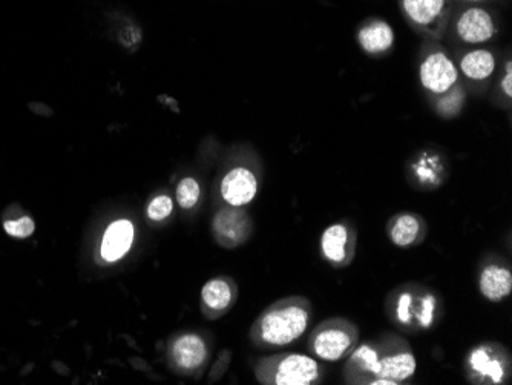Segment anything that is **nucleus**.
Returning a JSON list of instances; mask_svg holds the SVG:
<instances>
[{
  "mask_svg": "<svg viewBox=\"0 0 512 385\" xmlns=\"http://www.w3.org/2000/svg\"><path fill=\"white\" fill-rule=\"evenodd\" d=\"M410 343L399 333L385 332L358 343L345 358L342 379L348 385H401L416 375Z\"/></svg>",
  "mask_w": 512,
  "mask_h": 385,
  "instance_id": "f257e3e1",
  "label": "nucleus"
},
{
  "mask_svg": "<svg viewBox=\"0 0 512 385\" xmlns=\"http://www.w3.org/2000/svg\"><path fill=\"white\" fill-rule=\"evenodd\" d=\"M385 313L401 332L417 335L434 329L442 321L444 300L424 284L405 283L388 293Z\"/></svg>",
  "mask_w": 512,
  "mask_h": 385,
  "instance_id": "f03ea898",
  "label": "nucleus"
},
{
  "mask_svg": "<svg viewBox=\"0 0 512 385\" xmlns=\"http://www.w3.org/2000/svg\"><path fill=\"white\" fill-rule=\"evenodd\" d=\"M313 306L309 298H284L267 307L250 330L253 343L261 349H279L295 343L309 329Z\"/></svg>",
  "mask_w": 512,
  "mask_h": 385,
  "instance_id": "7ed1b4c3",
  "label": "nucleus"
},
{
  "mask_svg": "<svg viewBox=\"0 0 512 385\" xmlns=\"http://www.w3.org/2000/svg\"><path fill=\"white\" fill-rule=\"evenodd\" d=\"M499 34V11L491 5H454L445 39L462 47H482Z\"/></svg>",
  "mask_w": 512,
  "mask_h": 385,
  "instance_id": "20e7f679",
  "label": "nucleus"
},
{
  "mask_svg": "<svg viewBox=\"0 0 512 385\" xmlns=\"http://www.w3.org/2000/svg\"><path fill=\"white\" fill-rule=\"evenodd\" d=\"M255 375L267 385H318L324 381L325 366L312 355L283 353L261 359Z\"/></svg>",
  "mask_w": 512,
  "mask_h": 385,
  "instance_id": "39448f33",
  "label": "nucleus"
},
{
  "mask_svg": "<svg viewBox=\"0 0 512 385\" xmlns=\"http://www.w3.org/2000/svg\"><path fill=\"white\" fill-rule=\"evenodd\" d=\"M417 74L428 100L442 96L460 82L456 60L440 40L424 39L419 50Z\"/></svg>",
  "mask_w": 512,
  "mask_h": 385,
  "instance_id": "423d86ee",
  "label": "nucleus"
},
{
  "mask_svg": "<svg viewBox=\"0 0 512 385\" xmlns=\"http://www.w3.org/2000/svg\"><path fill=\"white\" fill-rule=\"evenodd\" d=\"M359 336L361 330L352 320L333 316L319 323L310 332L307 350L318 361L339 362L358 346Z\"/></svg>",
  "mask_w": 512,
  "mask_h": 385,
  "instance_id": "0eeeda50",
  "label": "nucleus"
},
{
  "mask_svg": "<svg viewBox=\"0 0 512 385\" xmlns=\"http://www.w3.org/2000/svg\"><path fill=\"white\" fill-rule=\"evenodd\" d=\"M465 378L474 385H505L512 379L509 350L496 341L476 344L463 359Z\"/></svg>",
  "mask_w": 512,
  "mask_h": 385,
  "instance_id": "6e6552de",
  "label": "nucleus"
},
{
  "mask_svg": "<svg viewBox=\"0 0 512 385\" xmlns=\"http://www.w3.org/2000/svg\"><path fill=\"white\" fill-rule=\"evenodd\" d=\"M408 27L424 39L442 40L453 13V0H398Z\"/></svg>",
  "mask_w": 512,
  "mask_h": 385,
  "instance_id": "1a4fd4ad",
  "label": "nucleus"
},
{
  "mask_svg": "<svg viewBox=\"0 0 512 385\" xmlns=\"http://www.w3.org/2000/svg\"><path fill=\"white\" fill-rule=\"evenodd\" d=\"M459 70L460 82L465 88L473 91L474 94L483 93L490 85L493 77L496 76L497 54L491 48L465 47L460 50L456 60Z\"/></svg>",
  "mask_w": 512,
  "mask_h": 385,
  "instance_id": "9d476101",
  "label": "nucleus"
},
{
  "mask_svg": "<svg viewBox=\"0 0 512 385\" xmlns=\"http://www.w3.org/2000/svg\"><path fill=\"white\" fill-rule=\"evenodd\" d=\"M358 249V231L352 221L341 220L330 224L322 232L319 252L322 260L335 269H344L355 260Z\"/></svg>",
  "mask_w": 512,
  "mask_h": 385,
  "instance_id": "9b49d317",
  "label": "nucleus"
},
{
  "mask_svg": "<svg viewBox=\"0 0 512 385\" xmlns=\"http://www.w3.org/2000/svg\"><path fill=\"white\" fill-rule=\"evenodd\" d=\"M407 180L421 191H434L448 177V160L439 149L424 148L414 152L405 168Z\"/></svg>",
  "mask_w": 512,
  "mask_h": 385,
  "instance_id": "f8f14e48",
  "label": "nucleus"
},
{
  "mask_svg": "<svg viewBox=\"0 0 512 385\" xmlns=\"http://www.w3.org/2000/svg\"><path fill=\"white\" fill-rule=\"evenodd\" d=\"M235 163L230 166L220 181V195L227 206L243 208L252 203L260 191V175L247 163Z\"/></svg>",
  "mask_w": 512,
  "mask_h": 385,
  "instance_id": "ddd939ff",
  "label": "nucleus"
},
{
  "mask_svg": "<svg viewBox=\"0 0 512 385\" xmlns=\"http://www.w3.org/2000/svg\"><path fill=\"white\" fill-rule=\"evenodd\" d=\"M477 286L482 297L490 303H502L512 292V270L508 261L499 255H490L482 261Z\"/></svg>",
  "mask_w": 512,
  "mask_h": 385,
  "instance_id": "4468645a",
  "label": "nucleus"
},
{
  "mask_svg": "<svg viewBox=\"0 0 512 385\" xmlns=\"http://www.w3.org/2000/svg\"><path fill=\"white\" fill-rule=\"evenodd\" d=\"M212 232L220 246L234 249L249 240L252 235V220L243 209L227 206L215 214Z\"/></svg>",
  "mask_w": 512,
  "mask_h": 385,
  "instance_id": "2eb2a0df",
  "label": "nucleus"
},
{
  "mask_svg": "<svg viewBox=\"0 0 512 385\" xmlns=\"http://www.w3.org/2000/svg\"><path fill=\"white\" fill-rule=\"evenodd\" d=\"M169 359L177 372L195 375L206 366L209 347L198 333H183L172 341Z\"/></svg>",
  "mask_w": 512,
  "mask_h": 385,
  "instance_id": "dca6fc26",
  "label": "nucleus"
},
{
  "mask_svg": "<svg viewBox=\"0 0 512 385\" xmlns=\"http://www.w3.org/2000/svg\"><path fill=\"white\" fill-rule=\"evenodd\" d=\"M356 42L367 56L384 57L393 50L396 34L387 20L368 17L356 31Z\"/></svg>",
  "mask_w": 512,
  "mask_h": 385,
  "instance_id": "f3484780",
  "label": "nucleus"
},
{
  "mask_svg": "<svg viewBox=\"0 0 512 385\" xmlns=\"http://www.w3.org/2000/svg\"><path fill=\"white\" fill-rule=\"evenodd\" d=\"M387 235L391 244L399 249H411L424 243L428 235V224L419 214L401 212L388 220Z\"/></svg>",
  "mask_w": 512,
  "mask_h": 385,
  "instance_id": "a211bd4d",
  "label": "nucleus"
},
{
  "mask_svg": "<svg viewBox=\"0 0 512 385\" xmlns=\"http://www.w3.org/2000/svg\"><path fill=\"white\" fill-rule=\"evenodd\" d=\"M237 300V286L229 278H214L207 281L201 290V306L207 318L224 315Z\"/></svg>",
  "mask_w": 512,
  "mask_h": 385,
  "instance_id": "6ab92c4d",
  "label": "nucleus"
},
{
  "mask_svg": "<svg viewBox=\"0 0 512 385\" xmlns=\"http://www.w3.org/2000/svg\"><path fill=\"white\" fill-rule=\"evenodd\" d=\"M134 237L135 229L131 221L117 220L109 224L100 247L103 260L114 263L125 257L134 243Z\"/></svg>",
  "mask_w": 512,
  "mask_h": 385,
  "instance_id": "aec40b11",
  "label": "nucleus"
},
{
  "mask_svg": "<svg viewBox=\"0 0 512 385\" xmlns=\"http://www.w3.org/2000/svg\"><path fill=\"white\" fill-rule=\"evenodd\" d=\"M467 97V88L463 86L462 82H459L450 91L430 100V102L440 119L451 120L462 114L463 108L467 105Z\"/></svg>",
  "mask_w": 512,
  "mask_h": 385,
  "instance_id": "412c9836",
  "label": "nucleus"
},
{
  "mask_svg": "<svg viewBox=\"0 0 512 385\" xmlns=\"http://www.w3.org/2000/svg\"><path fill=\"white\" fill-rule=\"evenodd\" d=\"M175 197H177L178 205H180L181 209H186V211L194 209L201 198V186L197 178L184 177L178 183Z\"/></svg>",
  "mask_w": 512,
  "mask_h": 385,
  "instance_id": "4be33fe9",
  "label": "nucleus"
},
{
  "mask_svg": "<svg viewBox=\"0 0 512 385\" xmlns=\"http://www.w3.org/2000/svg\"><path fill=\"white\" fill-rule=\"evenodd\" d=\"M512 100V60L511 56L502 66L499 82H497L496 102L500 108H509Z\"/></svg>",
  "mask_w": 512,
  "mask_h": 385,
  "instance_id": "5701e85b",
  "label": "nucleus"
},
{
  "mask_svg": "<svg viewBox=\"0 0 512 385\" xmlns=\"http://www.w3.org/2000/svg\"><path fill=\"white\" fill-rule=\"evenodd\" d=\"M4 229L10 237L28 238L36 231V223L33 218L22 215L19 218H8L4 221Z\"/></svg>",
  "mask_w": 512,
  "mask_h": 385,
  "instance_id": "b1692460",
  "label": "nucleus"
},
{
  "mask_svg": "<svg viewBox=\"0 0 512 385\" xmlns=\"http://www.w3.org/2000/svg\"><path fill=\"white\" fill-rule=\"evenodd\" d=\"M148 217L152 221H165L174 212V201L169 195H158L149 203Z\"/></svg>",
  "mask_w": 512,
  "mask_h": 385,
  "instance_id": "393cba45",
  "label": "nucleus"
},
{
  "mask_svg": "<svg viewBox=\"0 0 512 385\" xmlns=\"http://www.w3.org/2000/svg\"><path fill=\"white\" fill-rule=\"evenodd\" d=\"M119 40L123 47L137 48L138 43L142 42V30L135 24H128L120 30Z\"/></svg>",
  "mask_w": 512,
  "mask_h": 385,
  "instance_id": "a878e982",
  "label": "nucleus"
},
{
  "mask_svg": "<svg viewBox=\"0 0 512 385\" xmlns=\"http://www.w3.org/2000/svg\"><path fill=\"white\" fill-rule=\"evenodd\" d=\"M454 5H493L502 0H453Z\"/></svg>",
  "mask_w": 512,
  "mask_h": 385,
  "instance_id": "bb28decb",
  "label": "nucleus"
}]
</instances>
